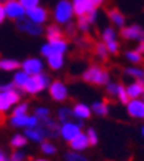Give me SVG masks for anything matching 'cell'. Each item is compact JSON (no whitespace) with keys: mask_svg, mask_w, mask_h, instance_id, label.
<instances>
[{"mask_svg":"<svg viewBox=\"0 0 144 161\" xmlns=\"http://www.w3.org/2000/svg\"><path fill=\"white\" fill-rule=\"evenodd\" d=\"M72 15H74L72 3L68 0H60L54 8V19L58 21L59 24H68L71 21Z\"/></svg>","mask_w":144,"mask_h":161,"instance_id":"6da1fadb","label":"cell"},{"mask_svg":"<svg viewBox=\"0 0 144 161\" xmlns=\"http://www.w3.org/2000/svg\"><path fill=\"white\" fill-rule=\"evenodd\" d=\"M49 77L46 74H37V75H31L28 78L27 84L24 86V90L28 93H39L41 92L43 89H46L49 86Z\"/></svg>","mask_w":144,"mask_h":161,"instance_id":"7a4b0ae2","label":"cell"},{"mask_svg":"<svg viewBox=\"0 0 144 161\" xmlns=\"http://www.w3.org/2000/svg\"><path fill=\"white\" fill-rule=\"evenodd\" d=\"M84 80L93 84H107L109 83V74L103 71L100 67H90L84 73Z\"/></svg>","mask_w":144,"mask_h":161,"instance_id":"3957f363","label":"cell"},{"mask_svg":"<svg viewBox=\"0 0 144 161\" xmlns=\"http://www.w3.org/2000/svg\"><path fill=\"white\" fill-rule=\"evenodd\" d=\"M66 49H68V44H66V42H65L63 39L52 40L50 43L44 44L43 47H41V53H43L46 58H49V56H50V55H53V53L63 55L65 52H66Z\"/></svg>","mask_w":144,"mask_h":161,"instance_id":"277c9868","label":"cell"},{"mask_svg":"<svg viewBox=\"0 0 144 161\" xmlns=\"http://www.w3.org/2000/svg\"><path fill=\"white\" fill-rule=\"evenodd\" d=\"M19 102V93L16 90H8V92H0V112L9 111L10 107Z\"/></svg>","mask_w":144,"mask_h":161,"instance_id":"5b68a950","label":"cell"},{"mask_svg":"<svg viewBox=\"0 0 144 161\" xmlns=\"http://www.w3.org/2000/svg\"><path fill=\"white\" fill-rule=\"evenodd\" d=\"M3 8H5V14L8 18H10V19H19V18H24L25 15V9L21 6V3L18 2V0H8L5 5H3Z\"/></svg>","mask_w":144,"mask_h":161,"instance_id":"8992f818","label":"cell"},{"mask_svg":"<svg viewBox=\"0 0 144 161\" xmlns=\"http://www.w3.org/2000/svg\"><path fill=\"white\" fill-rule=\"evenodd\" d=\"M60 135H62V137L65 141L71 142L78 135H81V126L78 123H72V121L63 123V126L60 127Z\"/></svg>","mask_w":144,"mask_h":161,"instance_id":"52a82bcc","label":"cell"},{"mask_svg":"<svg viewBox=\"0 0 144 161\" xmlns=\"http://www.w3.org/2000/svg\"><path fill=\"white\" fill-rule=\"evenodd\" d=\"M37 127H40V130L43 132L44 137H46V136H49V137H56L58 135H60V127H59L54 121H52L50 118H46V120H41V121H39Z\"/></svg>","mask_w":144,"mask_h":161,"instance_id":"ba28073f","label":"cell"},{"mask_svg":"<svg viewBox=\"0 0 144 161\" xmlns=\"http://www.w3.org/2000/svg\"><path fill=\"white\" fill-rule=\"evenodd\" d=\"M16 25H18L19 31L27 33V34H31V36H40L41 31H43V30H41V25L34 24L28 18H27V19H25V18H19L18 22H16Z\"/></svg>","mask_w":144,"mask_h":161,"instance_id":"9c48e42d","label":"cell"},{"mask_svg":"<svg viewBox=\"0 0 144 161\" xmlns=\"http://www.w3.org/2000/svg\"><path fill=\"white\" fill-rule=\"evenodd\" d=\"M25 14L28 16V19L34 24L41 25L43 22H46L47 19V10L41 8V6H35V8H31V9L25 10Z\"/></svg>","mask_w":144,"mask_h":161,"instance_id":"30bf717a","label":"cell"},{"mask_svg":"<svg viewBox=\"0 0 144 161\" xmlns=\"http://www.w3.org/2000/svg\"><path fill=\"white\" fill-rule=\"evenodd\" d=\"M22 68H24V73L29 77L37 75V74H41V71H43V62L37 58H29L27 61H24Z\"/></svg>","mask_w":144,"mask_h":161,"instance_id":"8fae6325","label":"cell"},{"mask_svg":"<svg viewBox=\"0 0 144 161\" xmlns=\"http://www.w3.org/2000/svg\"><path fill=\"white\" fill-rule=\"evenodd\" d=\"M72 9H74V14H77L78 16H87L90 12L94 10V6L90 0H74Z\"/></svg>","mask_w":144,"mask_h":161,"instance_id":"7c38bea8","label":"cell"},{"mask_svg":"<svg viewBox=\"0 0 144 161\" xmlns=\"http://www.w3.org/2000/svg\"><path fill=\"white\" fill-rule=\"evenodd\" d=\"M122 37L126 40H140L141 43L144 42V30L138 25H131L122 30Z\"/></svg>","mask_w":144,"mask_h":161,"instance_id":"4fadbf2b","label":"cell"},{"mask_svg":"<svg viewBox=\"0 0 144 161\" xmlns=\"http://www.w3.org/2000/svg\"><path fill=\"white\" fill-rule=\"evenodd\" d=\"M50 95L56 101H65L68 98V89L62 81H54L50 84Z\"/></svg>","mask_w":144,"mask_h":161,"instance_id":"5bb4252c","label":"cell"},{"mask_svg":"<svg viewBox=\"0 0 144 161\" xmlns=\"http://www.w3.org/2000/svg\"><path fill=\"white\" fill-rule=\"evenodd\" d=\"M128 105V114L134 118H144V102L140 99H131Z\"/></svg>","mask_w":144,"mask_h":161,"instance_id":"9a60e30c","label":"cell"},{"mask_svg":"<svg viewBox=\"0 0 144 161\" xmlns=\"http://www.w3.org/2000/svg\"><path fill=\"white\" fill-rule=\"evenodd\" d=\"M125 90H126V95L130 99H138V96H141L144 92V83H141V81L132 83L128 87H125Z\"/></svg>","mask_w":144,"mask_h":161,"instance_id":"2e32d148","label":"cell"},{"mask_svg":"<svg viewBox=\"0 0 144 161\" xmlns=\"http://www.w3.org/2000/svg\"><path fill=\"white\" fill-rule=\"evenodd\" d=\"M90 114H91V109L87 107V105H84V103H77L75 108H74V112H72V115L77 118V120H80V121L88 118Z\"/></svg>","mask_w":144,"mask_h":161,"instance_id":"e0dca14e","label":"cell"},{"mask_svg":"<svg viewBox=\"0 0 144 161\" xmlns=\"http://www.w3.org/2000/svg\"><path fill=\"white\" fill-rule=\"evenodd\" d=\"M71 143V148L74 149V151H84V149H87L88 148V139H87V135H78L74 141L69 142Z\"/></svg>","mask_w":144,"mask_h":161,"instance_id":"ac0fdd59","label":"cell"},{"mask_svg":"<svg viewBox=\"0 0 144 161\" xmlns=\"http://www.w3.org/2000/svg\"><path fill=\"white\" fill-rule=\"evenodd\" d=\"M109 18L112 19V22L118 27H124L125 24V16L121 14L118 9H111L109 10Z\"/></svg>","mask_w":144,"mask_h":161,"instance_id":"d6986e66","label":"cell"},{"mask_svg":"<svg viewBox=\"0 0 144 161\" xmlns=\"http://www.w3.org/2000/svg\"><path fill=\"white\" fill-rule=\"evenodd\" d=\"M19 68V62L16 59H0V69L3 71H13Z\"/></svg>","mask_w":144,"mask_h":161,"instance_id":"ffe728a7","label":"cell"},{"mask_svg":"<svg viewBox=\"0 0 144 161\" xmlns=\"http://www.w3.org/2000/svg\"><path fill=\"white\" fill-rule=\"evenodd\" d=\"M25 137H29L35 142H41L44 139V135L43 132L40 130V127H34V129H27L25 132Z\"/></svg>","mask_w":144,"mask_h":161,"instance_id":"44dd1931","label":"cell"},{"mask_svg":"<svg viewBox=\"0 0 144 161\" xmlns=\"http://www.w3.org/2000/svg\"><path fill=\"white\" fill-rule=\"evenodd\" d=\"M47 61H49V65H50L53 69H59L63 65V55L53 53L47 58Z\"/></svg>","mask_w":144,"mask_h":161,"instance_id":"7402d4cb","label":"cell"},{"mask_svg":"<svg viewBox=\"0 0 144 161\" xmlns=\"http://www.w3.org/2000/svg\"><path fill=\"white\" fill-rule=\"evenodd\" d=\"M28 78H29V75H27L24 71H18V73L15 74L13 84L18 86V87H21V89H24V86L27 84V81H28Z\"/></svg>","mask_w":144,"mask_h":161,"instance_id":"603a6c76","label":"cell"},{"mask_svg":"<svg viewBox=\"0 0 144 161\" xmlns=\"http://www.w3.org/2000/svg\"><path fill=\"white\" fill-rule=\"evenodd\" d=\"M47 39H49V42L62 39V31H60V28H59L58 25H50V27H49V30H47Z\"/></svg>","mask_w":144,"mask_h":161,"instance_id":"cb8c5ba5","label":"cell"},{"mask_svg":"<svg viewBox=\"0 0 144 161\" xmlns=\"http://www.w3.org/2000/svg\"><path fill=\"white\" fill-rule=\"evenodd\" d=\"M28 115H13L10 118V124L15 127H27Z\"/></svg>","mask_w":144,"mask_h":161,"instance_id":"d4e9b609","label":"cell"},{"mask_svg":"<svg viewBox=\"0 0 144 161\" xmlns=\"http://www.w3.org/2000/svg\"><path fill=\"white\" fill-rule=\"evenodd\" d=\"M101 37H103V43H105V44L111 43V42H115V40H116L115 30H113V28H106L105 31H103Z\"/></svg>","mask_w":144,"mask_h":161,"instance_id":"484cf974","label":"cell"},{"mask_svg":"<svg viewBox=\"0 0 144 161\" xmlns=\"http://www.w3.org/2000/svg\"><path fill=\"white\" fill-rule=\"evenodd\" d=\"M58 115H59L60 123L71 121V118L74 117V115H72V111L69 109V108H60V109H59V112H58Z\"/></svg>","mask_w":144,"mask_h":161,"instance_id":"4316f807","label":"cell"},{"mask_svg":"<svg viewBox=\"0 0 144 161\" xmlns=\"http://www.w3.org/2000/svg\"><path fill=\"white\" fill-rule=\"evenodd\" d=\"M93 111L96 112V114H99V115H106L107 111H109V108H107V105L105 102H94Z\"/></svg>","mask_w":144,"mask_h":161,"instance_id":"83f0119b","label":"cell"},{"mask_svg":"<svg viewBox=\"0 0 144 161\" xmlns=\"http://www.w3.org/2000/svg\"><path fill=\"white\" fill-rule=\"evenodd\" d=\"M126 74H130L131 77L137 78L138 81H141V83H144V71L140 68H130L126 69Z\"/></svg>","mask_w":144,"mask_h":161,"instance_id":"f1b7e54d","label":"cell"},{"mask_svg":"<svg viewBox=\"0 0 144 161\" xmlns=\"http://www.w3.org/2000/svg\"><path fill=\"white\" fill-rule=\"evenodd\" d=\"M25 143H27V137L22 136V135H15V136L12 137V141H10V145L15 148L24 147Z\"/></svg>","mask_w":144,"mask_h":161,"instance_id":"f546056e","label":"cell"},{"mask_svg":"<svg viewBox=\"0 0 144 161\" xmlns=\"http://www.w3.org/2000/svg\"><path fill=\"white\" fill-rule=\"evenodd\" d=\"M34 114H35L34 117L37 118L39 121H41V120H46V118H50V111H49L47 108H37Z\"/></svg>","mask_w":144,"mask_h":161,"instance_id":"4dcf8cb0","label":"cell"},{"mask_svg":"<svg viewBox=\"0 0 144 161\" xmlns=\"http://www.w3.org/2000/svg\"><path fill=\"white\" fill-rule=\"evenodd\" d=\"M116 96L121 99V102H124V103H128V102H130V98H128V95H126V90H125V87H124V86H121V84H118Z\"/></svg>","mask_w":144,"mask_h":161,"instance_id":"1f68e13d","label":"cell"},{"mask_svg":"<svg viewBox=\"0 0 144 161\" xmlns=\"http://www.w3.org/2000/svg\"><path fill=\"white\" fill-rule=\"evenodd\" d=\"M18 2H19L21 6H22L25 10L31 9V8H35V6H39V3H40V0H18Z\"/></svg>","mask_w":144,"mask_h":161,"instance_id":"d6a6232c","label":"cell"},{"mask_svg":"<svg viewBox=\"0 0 144 161\" xmlns=\"http://www.w3.org/2000/svg\"><path fill=\"white\" fill-rule=\"evenodd\" d=\"M66 161H88L84 155L78 154V152H68L66 154Z\"/></svg>","mask_w":144,"mask_h":161,"instance_id":"836d02e7","label":"cell"},{"mask_svg":"<svg viewBox=\"0 0 144 161\" xmlns=\"http://www.w3.org/2000/svg\"><path fill=\"white\" fill-rule=\"evenodd\" d=\"M27 111H28V105L27 103H19L13 109V115H27Z\"/></svg>","mask_w":144,"mask_h":161,"instance_id":"e575fe53","label":"cell"},{"mask_svg":"<svg viewBox=\"0 0 144 161\" xmlns=\"http://www.w3.org/2000/svg\"><path fill=\"white\" fill-rule=\"evenodd\" d=\"M78 28L81 30V31H88L90 22L87 19V16H80V19H78Z\"/></svg>","mask_w":144,"mask_h":161,"instance_id":"d590c367","label":"cell"},{"mask_svg":"<svg viewBox=\"0 0 144 161\" xmlns=\"http://www.w3.org/2000/svg\"><path fill=\"white\" fill-rule=\"evenodd\" d=\"M41 149H43L44 154H49V155H52V154H54V152H56V147H54L53 143H49V142H43Z\"/></svg>","mask_w":144,"mask_h":161,"instance_id":"8d00e7d4","label":"cell"},{"mask_svg":"<svg viewBox=\"0 0 144 161\" xmlns=\"http://www.w3.org/2000/svg\"><path fill=\"white\" fill-rule=\"evenodd\" d=\"M87 139H88V143H90V145H96L97 143V133H96V130L88 129V132H87Z\"/></svg>","mask_w":144,"mask_h":161,"instance_id":"74e56055","label":"cell"},{"mask_svg":"<svg viewBox=\"0 0 144 161\" xmlns=\"http://www.w3.org/2000/svg\"><path fill=\"white\" fill-rule=\"evenodd\" d=\"M96 53L100 56V58H106V55H107V47H106L105 43H99L96 46Z\"/></svg>","mask_w":144,"mask_h":161,"instance_id":"f35d334b","label":"cell"},{"mask_svg":"<svg viewBox=\"0 0 144 161\" xmlns=\"http://www.w3.org/2000/svg\"><path fill=\"white\" fill-rule=\"evenodd\" d=\"M126 58L130 59L131 62H140V61H141V55L135 50V52H128V53H126Z\"/></svg>","mask_w":144,"mask_h":161,"instance_id":"ab89813d","label":"cell"},{"mask_svg":"<svg viewBox=\"0 0 144 161\" xmlns=\"http://www.w3.org/2000/svg\"><path fill=\"white\" fill-rule=\"evenodd\" d=\"M106 47H107V52H111V53H116L119 46H118V43H116V40H115V42H111V43L106 44Z\"/></svg>","mask_w":144,"mask_h":161,"instance_id":"60d3db41","label":"cell"},{"mask_svg":"<svg viewBox=\"0 0 144 161\" xmlns=\"http://www.w3.org/2000/svg\"><path fill=\"white\" fill-rule=\"evenodd\" d=\"M37 124H39V120L35 117H28V120H27V127L28 129H34V127H37Z\"/></svg>","mask_w":144,"mask_h":161,"instance_id":"b9f144b4","label":"cell"},{"mask_svg":"<svg viewBox=\"0 0 144 161\" xmlns=\"http://www.w3.org/2000/svg\"><path fill=\"white\" fill-rule=\"evenodd\" d=\"M116 90H118V84L107 83V92L111 93V95H116Z\"/></svg>","mask_w":144,"mask_h":161,"instance_id":"7bdbcfd3","label":"cell"},{"mask_svg":"<svg viewBox=\"0 0 144 161\" xmlns=\"http://www.w3.org/2000/svg\"><path fill=\"white\" fill-rule=\"evenodd\" d=\"M25 158V155L22 152H13V155H12V161H22Z\"/></svg>","mask_w":144,"mask_h":161,"instance_id":"ee69618b","label":"cell"},{"mask_svg":"<svg viewBox=\"0 0 144 161\" xmlns=\"http://www.w3.org/2000/svg\"><path fill=\"white\" fill-rule=\"evenodd\" d=\"M12 89H13V83L3 84V86H0V92H8V90H12Z\"/></svg>","mask_w":144,"mask_h":161,"instance_id":"f6af8a7d","label":"cell"},{"mask_svg":"<svg viewBox=\"0 0 144 161\" xmlns=\"http://www.w3.org/2000/svg\"><path fill=\"white\" fill-rule=\"evenodd\" d=\"M5 18H6V14H5V8H3V5L0 3V24L5 21Z\"/></svg>","mask_w":144,"mask_h":161,"instance_id":"bcb514c9","label":"cell"},{"mask_svg":"<svg viewBox=\"0 0 144 161\" xmlns=\"http://www.w3.org/2000/svg\"><path fill=\"white\" fill-rule=\"evenodd\" d=\"M66 31H68V34H69V36H74V34H75V27H74L72 24H69V22H68Z\"/></svg>","mask_w":144,"mask_h":161,"instance_id":"7dc6e473","label":"cell"},{"mask_svg":"<svg viewBox=\"0 0 144 161\" xmlns=\"http://www.w3.org/2000/svg\"><path fill=\"white\" fill-rule=\"evenodd\" d=\"M90 2H91V3H93V6L96 8V6H100L101 3L105 2V0H90Z\"/></svg>","mask_w":144,"mask_h":161,"instance_id":"c3c4849f","label":"cell"},{"mask_svg":"<svg viewBox=\"0 0 144 161\" xmlns=\"http://www.w3.org/2000/svg\"><path fill=\"white\" fill-rule=\"evenodd\" d=\"M3 158H5V155H3V152L0 151V160H3Z\"/></svg>","mask_w":144,"mask_h":161,"instance_id":"681fc988","label":"cell"},{"mask_svg":"<svg viewBox=\"0 0 144 161\" xmlns=\"http://www.w3.org/2000/svg\"><path fill=\"white\" fill-rule=\"evenodd\" d=\"M35 161H47V160H43V158H40V160H35Z\"/></svg>","mask_w":144,"mask_h":161,"instance_id":"f907efd6","label":"cell"},{"mask_svg":"<svg viewBox=\"0 0 144 161\" xmlns=\"http://www.w3.org/2000/svg\"><path fill=\"white\" fill-rule=\"evenodd\" d=\"M2 121H3V117H2V115H0V123H2Z\"/></svg>","mask_w":144,"mask_h":161,"instance_id":"816d5d0a","label":"cell"},{"mask_svg":"<svg viewBox=\"0 0 144 161\" xmlns=\"http://www.w3.org/2000/svg\"><path fill=\"white\" fill-rule=\"evenodd\" d=\"M0 161H8V160H6V158H3V160H0Z\"/></svg>","mask_w":144,"mask_h":161,"instance_id":"f5cc1de1","label":"cell"},{"mask_svg":"<svg viewBox=\"0 0 144 161\" xmlns=\"http://www.w3.org/2000/svg\"><path fill=\"white\" fill-rule=\"evenodd\" d=\"M143 101H144V92H143Z\"/></svg>","mask_w":144,"mask_h":161,"instance_id":"db71d44e","label":"cell"},{"mask_svg":"<svg viewBox=\"0 0 144 161\" xmlns=\"http://www.w3.org/2000/svg\"><path fill=\"white\" fill-rule=\"evenodd\" d=\"M143 135H144V127H143Z\"/></svg>","mask_w":144,"mask_h":161,"instance_id":"11a10c76","label":"cell"},{"mask_svg":"<svg viewBox=\"0 0 144 161\" xmlns=\"http://www.w3.org/2000/svg\"><path fill=\"white\" fill-rule=\"evenodd\" d=\"M6 2H8V0H6Z\"/></svg>","mask_w":144,"mask_h":161,"instance_id":"9f6ffc18","label":"cell"}]
</instances>
